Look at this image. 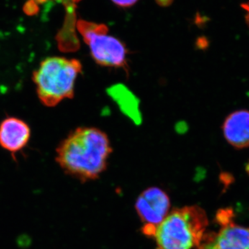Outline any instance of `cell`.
<instances>
[{
	"mask_svg": "<svg viewBox=\"0 0 249 249\" xmlns=\"http://www.w3.org/2000/svg\"><path fill=\"white\" fill-rule=\"evenodd\" d=\"M242 6L245 10L246 12H247V14H246V21H247V24L249 26V1L248 2L242 4Z\"/></svg>",
	"mask_w": 249,
	"mask_h": 249,
	"instance_id": "8fae6325",
	"label": "cell"
},
{
	"mask_svg": "<svg viewBox=\"0 0 249 249\" xmlns=\"http://www.w3.org/2000/svg\"><path fill=\"white\" fill-rule=\"evenodd\" d=\"M170 199L159 188H147L139 196L135 208L145 227L160 225L169 214Z\"/></svg>",
	"mask_w": 249,
	"mask_h": 249,
	"instance_id": "5b68a950",
	"label": "cell"
},
{
	"mask_svg": "<svg viewBox=\"0 0 249 249\" xmlns=\"http://www.w3.org/2000/svg\"><path fill=\"white\" fill-rule=\"evenodd\" d=\"M208 224L205 211L198 206L174 210L156 229L157 249H197Z\"/></svg>",
	"mask_w": 249,
	"mask_h": 249,
	"instance_id": "7a4b0ae2",
	"label": "cell"
},
{
	"mask_svg": "<svg viewBox=\"0 0 249 249\" xmlns=\"http://www.w3.org/2000/svg\"><path fill=\"white\" fill-rule=\"evenodd\" d=\"M226 140L235 148L249 147V111H234L226 118L222 125Z\"/></svg>",
	"mask_w": 249,
	"mask_h": 249,
	"instance_id": "52a82bcc",
	"label": "cell"
},
{
	"mask_svg": "<svg viewBox=\"0 0 249 249\" xmlns=\"http://www.w3.org/2000/svg\"><path fill=\"white\" fill-rule=\"evenodd\" d=\"M112 152L106 132L93 127H78L56 149L57 163L67 175L82 182L99 178Z\"/></svg>",
	"mask_w": 249,
	"mask_h": 249,
	"instance_id": "6da1fadb",
	"label": "cell"
},
{
	"mask_svg": "<svg viewBox=\"0 0 249 249\" xmlns=\"http://www.w3.org/2000/svg\"><path fill=\"white\" fill-rule=\"evenodd\" d=\"M31 129L27 123L16 117H8L0 124V145L16 153L27 145Z\"/></svg>",
	"mask_w": 249,
	"mask_h": 249,
	"instance_id": "8992f818",
	"label": "cell"
},
{
	"mask_svg": "<svg viewBox=\"0 0 249 249\" xmlns=\"http://www.w3.org/2000/svg\"><path fill=\"white\" fill-rule=\"evenodd\" d=\"M76 26L89 47L91 57L98 65L112 68L127 67V47L120 40L109 35L106 24L80 19Z\"/></svg>",
	"mask_w": 249,
	"mask_h": 249,
	"instance_id": "277c9868",
	"label": "cell"
},
{
	"mask_svg": "<svg viewBox=\"0 0 249 249\" xmlns=\"http://www.w3.org/2000/svg\"><path fill=\"white\" fill-rule=\"evenodd\" d=\"M82 69L77 59L53 56L41 62L33 73V80L42 104L54 107L63 100L71 99Z\"/></svg>",
	"mask_w": 249,
	"mask_h": 249,
	"instance_id": "3957f363",
	"label": "cell"
},
{
	"mask_svg": "<svg viewBox=\"0 0 249 249\" xmlns=\"http://www.w3.org/2000/svg\"><path fill=\"white\" fill-rule=\"evenodd\" d=\"M157 4L161 6H168L173 3V0H156Z\"/></svg>",
	"mask_w": 249,
	"mask_h": 249,
	"instance_id": "30bf717a",
	"label": "cell"
},
{
	"mask_svg": "<svg viewBox=\"0 0 249 249\" xmlns=\"http://www.w3.org/2000/svg\"><path fill=\"white\" fill-rule=\"evenodd\" d=\"M55 2L60 3L67 6V9L70 11V14H74V7L77 3L79 2L81 0H53Z\"/></svg>",
	"mask_w": 249,
	"mask_h": 249,
	"instance_id": "ba28073f",
	"label": "cell"
},
{
	"mask_svg": "<svg viewBox=\"0 0 249 249\" xmlns=\"http://www.w3.org/2000/svg\"><path fill=\"white\" fill-rule=\"evenodd\" d=\"M246 169H247V173L249 174V162L248 164L247 165V168H246Z\"/></svg>",
	"mask_w": 249,
	"mask_h": 249,
	"instance_id": "7c38bea8",
	"label": "cell"
},
{
	"mask_svg": "<svg viewBox=\"0 0 249 249\" xmlns=\"http://www.w3.org/2000/svg\"><path fill=\"white\" fill-rule=\"evenodd\" d=\"M111 1L121 7H129L135 4L138 0H111Z\"/></svg>",
	"mask_w": 249,
	"mask_h": 249,
	"instance_id": "9c48e42d",
	"label": "cell"
}]
</instances>
